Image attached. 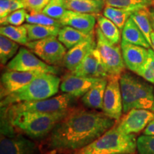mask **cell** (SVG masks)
<instances>
[{
    "label": "cell",
    "mask_w": 154,
    "mask_h": 154,
    "mask_svg": "<svg viewBox=\"0 0 154 154\" xmlns=\"http://www.w3.org/2000/svg\"><path fill=\"white\" fill-rule=\"evenodd\" d=\"M26 22L29 24L45 25V26H54L62 27V25L59 20L54 19L46 15L44 13H27Z\"/></svg>",
    "instance_id": "31"
},
{
    "label": "cell",
    "mask_w": 154,
    "mask_h": 154,
    "mask_svg": "<svg viewBox=\"0 0 154 154\" xmlns=\"http://www.w3.org/2000/svg\"><path fill=\"white\" fill-rule=\"evenodd\" d=\"M67 10L98 14L105 6L104 0H64Z\"/></svg>",
    "instance_id": "21"
},
{
    "label": "cell",
    "mask_w": 154,
    "mask_h": 154,
    "mask_svg": "<svg viewBox=\"0 0 154 154\" xmlns=\"http://www.w3.org/2000/svg\"><path fill=\"white\" fill-rule=\"evenodd\" d=\"M66 10L64 0H51L43 9L42 13L59 21Z\"/></svg>",
    "instance_id": "30"
},
{
    "label": "cell",
    "mask_w": 154,
    "mask_h": 154,
    "mask_svg": "<svg viewBox=\"0 0 154 154\" xmlns=\"http://www.w3.org/2000/svg\"><path fill=\"white\" fill-rule=\"evenodd\" d=\"M26 47L44 62L52 66L63 62L67 49L59 42L57 36L29 42Z\"/></svg>",
    "instance_id": "9"
},
{
    "label": "cell",
    "mask_w": 154,
    "mask_h": 154,
    "mask_svg": "<svg viewBox=\"0 0 154 154\" xmlns=\"http://www.w3.org/2000/svg\"><path fill=\"white\" fill-rule=\"evenodd\" d=\"M19 45L10 38L0 36V62L2 65H6L14 58L18 52Z\"/></svg>",
    "instance_id": "28"
},
{
    "label": "cell",
    "mask_w": 154,
    "mask_h": 154,
    "mask_svg": "<svg viewBox=\"0 0 154 154\" xmlns=\"http://www.w3.org/2000/svg\"><path fill=\"white\" fill-rule=\"evenodd\" d=\"M27 11L24 8L14 11L0 19L2 26L5 25H13V26H21L24 24L26 19Z\"/></svg>",
    "instance_id": "33"
},
{
    "label": "cell",
    "mask_w": 154,
    "mask_h": 154,
    "mask_svg": "<svg viewBox=\"0 0 154 154\" xmlns=\"http://www.w3.org/2000/svg\"><path fill=\"white\" fill-rule=\"evenodd\" d=\"M61 79L57 74L42 73L32 82L1 99V107L23 101H37L54 96L60 88Z\"/></svg>",
    "instance_id": "3"
},
{
    "label": "cell",
    "mask_w": 154,
    "mask_h": 154,
    "mask_svg": "<svg viewBox=\"0 0 154 154\" xmlns=\"http://www.w3.org/2000/svg\"><path fill=\"white\" fill-rule=\"evenodd\" d=\"M134 11L128 9L116 8L106 6L103 9V15L114 23L119 29L122 31L126 21L130 18Z\"/></svg>",
    "instance_id": "27"
},
{
    "label": "cell",
    "mask_w": 154,
    "mask_h": 154,
    "mask_svg": "<svg viewBox=\"0 0 154 154\" xmlns=\"http://www.w3.org/2000/svg\"><path fill=\"white\" fill-rule=\"evenodd\" d=\"M71 109L54 112L25 111L8 117L4 113L12 126L32 139H41L50 134Z\"/></svg>",
    "instance_id": "2"
},
{
    "label": "cell",
    "mask_w": 154,
    "mask_h": 154,
    "mask_svg": "<svg viewBox=\"0 0 154 154\" xmlns=\"http://www.w3.org/2000/svg\"><path fill=\"white\" fill-rule=\"evenodd\" d=\"M96 46L95 32L91 34L86 39L66 51L63 60V65L69 72H74L76 67L84 60L86 56Z\"/></svg>",
    "instance_id": "16"
},
{
    "label": "cell",
    "mask_w": 154,
    "mask_h": 154,
    "mask_svg": "<svg viewBox=\"0 0 154 154\" xmlns=\"http://www.w3.org/2000/svg\"><path fill=\"white\" fill-rule=\"evenodd\" d=\"M95 35L96 47L108 74L109 76H121L126 68L121 47L107 39L97 25L95 29Z\"/></svg>",
    "instance_id": "8"
},
{
    "label": "cell",
    "mask_w": 154,
    "mask_h": 154,
    "mask_svg": "<svg viewBox=\"0 0 154 154\" xmlns=\"http://www.w3.org/2000/svg\"><path fill=\"white\" fill-rule=\"evenodd\" d=\"M96 23L105 37L114 44H119L121 40V30L114 23L103 15H96Z\"/></svg>",
    "instance_id": "24"
},
{
    "label": "cell",
    "mask_w": 154,
    "mask_h": 154,
    "mask_svg": "<svg viewBox=\"0 0 154 154\" xmlns=\"http://www.w3.org/2000/svg\"><path fill=\"white\" fill-rule=\"evenodd\" d=\"M27 29L29 42L36 41L49 36H57L60 27L54 26H45V25L26 24H24Z\"/></svg>",
    "instance_id": "23"
},
{
    "label": "cell",
    "mask_w": 154,
    "mask_h": 154,
    "mask_svg": "<svg viewBox=\"0 0 154 154\" xmlns=\"http://www.w3.org/2000/svg\"><path fill=\"white\" fill-rule=\"evenodd\" d=\"M16 130L7 116L1 113L0 154H39L36 144Z\"/></svg>",
    "instance_id": "6"
},
{
    "label": "cell",
    "mask_w": 154,
    "mask_h": 154,
    "mask_svg": "<svg viewBox=\"0 0 154 154\" xmlns=\"http://www.w3.org/2000/svg\"><path fill=\"white\" fill-rule=\"evenodd\" d=\"M10 0H0V19L5 18L11 11Z\"/></svg>",
    "instance_id": "36"
},
{
    "label": "cell",
    "mask_w": 154,
    "mask_h": 154,
    "mask_svg": "<svg viewBox=\"0 0 154 154\" xmlns=\"http://www.w3.org/2000/svg\"><path fill=\"white\" fill-rule=\"evenodd\" d=\"M143 134L148 136H154V119L150 121L149 124L146 127L143 131Z\"/></svg>",
    "instance_id": "37"
},
{
    "label": "cell",
    "mask_w": 154,
    "mask_h": 154,
    "mask_svg": "<svg viewBox=\"0 0 154 154\" xmlns=\"http://www.w3.org/2000/svg\"><path fill=\"white\" fill-rule=\"evenodd\" d=\"M114 125V120L103 112L72 109L50 133L48 144L52 150L76 151L92 143Z\"/></svg>",
    "instance_id": "1"
},
{
    "label": "cell",
    "mask_w": 154,
    "mask_h": 154,
    "mask_svg": "<svg viewBox=\"0 0 154 154\" xmlns=\"http://www.w3.org/2000/svg\"><path fill=\"white\" fill-rule=\"evenodd\" d=\"M72 74L92 78L107 79L109 76L103 66L96 47L92 49Z\"/></svg>",
    "instance_id": "15"
},
{
    "label": "cell",
    "mask_w": 154,
    "mask_h": 154,
    "mask_svg": "<svg viewBox=\"0 0 154 154\" xmlns=\"http://www.w3.org/2000/svg\"><path fill=\"white\" fill-rule=\"evenodd\" d=\"M147 81L154 84V51L149 49V55L146 63L142 68L136 74Z\"/></svg>",
    "instance_id": "32"
},
{
    "label": "cell",
    "mask_w": 154,
    "mask_h": 154,
    "mask_svg": "<svg viewBox=\"0 0 154 154\" xmlns=\"http://www.w3.org/2000/svg\"><path fill=\"white\" fill-rule=\"evenodd\" d=\"M91 34H86L72 26H63L60 29L57 38L67 49H70L76 44L86 39Z\"/></svg>",
    "instance_id": "22"
},
{
    "label": "cell",
    "mask_w": 154,
    "mask_h": 154,
    "mask_svg": "<svg viewBox=\"0 0 154 154\" xmlns=\"http://www.w3.org/2000/svg\"><path fill=\"white\" fill-rule=\"evenodd\" d=\"M121 76H109L107 79L102 112L115 121L121 119L123 113V101L119 79Z\"/></svg>",
    "instance_id": "11"
},
{
    "label": "cell",
    "mask_w": 154,
    "mask_h": 154,
    "mask_svg": "<svg viewBox=\"0 0 154 154\" xmlns=\"http://www.w3.org/2000/svg\"><path fill=\"white\" fill-rule=\"evenodd\" d=\"M42 73L44 72L7 70L1 77V99L26 85Z\"/></svg>",
    "instance_id": "13"
},
{
    "label": "cell",
    "mask_w": 154,
    "mask_h": 154,
    "mask_svg": "<svg viewBox=\"0 0 154 154\" xmlns=\"http://www.w3.org/2000/svg\"><path fill=\"white\" fill-rule=\"evenodd\" d=\"M106 5L133 11L146 9L154 5L152 0H104Z\"/></svg>",
    "instance_id": "29"
},
{
    "label": "cell",
    "mask_w": 154,
    "mask_h": 154,
    "mask_svg": "<svg viewBox=\"0 0 154 154\" xmlns=\"http://www.w3.org/2000/svg\"><path fill=\"white\" fill-rule=\"evenodd\" d=\"M0 34L21 45L26 46V44L29 42L28 38L27 29L24 24L21 26H13V25L1 26Z\"/></svg>",
    "instance_id": "25"
},
{
    "label": "cell",
    "mask_w": 154,
    "mask_h": 154,
    "mask_svg": "<svg viewBox=\"0 0 154 154\" xmlns=\"http://www.w3.org/2000/svg\"><path fill=\"white\" fill-rule=\"evenodd\" d=\"M75 97L70 94L63 93L61 95L37 101H23L1 107V112L5 113L8 117L17 113L32 111V112H54L69 109Z\"/></svg>",
    "instance_id": "7"
},
{
    "label": "cell",
    "mask_w": 154,
    "mask_h": 154,
    "mask_svg": "<svg viewBox=\"0 0 154 154\" xmlns=\"http://www.w3.org/2000/svg\"><path fill=\"white\" fill-rule=\"evenodd\" d=\"M121 41L143 47L146 49H150L151 47L149 42L146 39L143 32L131 17L126 21L122 29Z\"/></svg>",
    "instance_id": "19"
},
{
    "label": "cell",
    "mask_w": 154,
    "mask_h": 154,
    "mask_svg": "<svg viewBox=\"0 0 154 154\" xmlns=\"http://www.w3.org/2000/svg\"><path fill=\"white\" fill-rule=\"evenodd\" d=\"M103 79L77 76L71 73L63 77L60 84V90L74 96H83L93 86L99 84Z\"/></svg>",
    "instance_id": "14"
},
{
    "label": "cell",
    "mask_w": 154,
    "mask_h": 154,
    "mask_svg": "<svg viewBox=\"0 0 154 154\" xmlns=\"http://www.w3.org/2000/svg\"><path fill=\"white\" fill-rule=\"evenodd\" d=\"M124 113L134 109L154 112L153 86L130 73H123L119 79Z\"/></svg>",
    "instance_id": "4"
},
{
    "label": "cell",
    "mask_w": 154,
    "mask_h": 154,
    "mask_svg": "<svg viewBox=\"0 0 154 154\" xmlns=\"http://www.w3.org/2000/svg\"><path fill=\"white\" fill-rule=\"evenodd\" d=\"M137 151L139 154H154V136L142 135L137 139Z\"/></svg>",
    "instance_id": "34"
},
{
    "label": "cell",
    "mask_w": 154,
    "mask_h": 154,
    "mask_svg": "<svg viewBox=\"0 0 154 154\" xmlns=\"http://www.w3.org/2000/svg\"><path fill=\"white\" fill-rule=\"evenodd\" d=\"M24 9L29 13H41L51 0H22Z\"/></svg>",
    "instance_id": "35"
},
{
    "label": "cell",
    "mask_w": 154,
    "mask_h": 154,
    "mask_svg": "<svg viewBox=\"0 0 154 154\" xmlns=\"http://www.w3.org/2000/svg\"><path fill=\"white\" fill-rule=\"evenodd\" d=\"M7 70L19 72H39L57 74L59 69L44 62L35 54L24 47L19 48L16 56L7 64Z\"/></svg>",
    "instance_id": "10"
},
{
    "label": "cell",
    "mask_w": 154,
    "mask_h": 154,
    "mask_svg": "<svg viewBox=\"0 0 154 154\" xmlns=\"http://www.w3.org/2000/svg\"><path fill=\"white\" fill-rule=\"evenodd\" d=\"M152 1H153V3H154V0H152Z\"/></svg>",
    "instance_id": "40"
},
{
    "label": "cell",
    "mask_w": 154,
    "mask_h": 154,
    "mask_svg": "<svg viewBox=\"0 0 154 154\" xmlns=\"http://www.w3.org/2000/svg\"><path fill=\"white\" fill-rule=\"evenodd\" d=\"M131 18L134 20L138 27L143 32L146 39L151 45V34L153 29L150 19L149 9L146 8L135 11L132 13Z\"/></svg>",
    "instance_id": "26"
},
{
    "label": "cell",
    "mask_w": 154,
    "mask_h": 154,
    "mask_svg": "<svg viewBox=\"0 0 154 154\" xmlns=\"http://www.w3.org/2000/svg\"><path fill=\"white\" fill-rule=\"evenodd\" d=\"M137 139L134 134L121 132L116 126L74 154H136Z\"/></svg>",
    "instance_id": "5"
},
{
    "label": "cell",
    "mask_w": 154,
    "mask_h": 154,
    "mask_svg": "<svg viewBox=\"0 0 154 154\" xmlns=\"http://www.w3.org/2000/svg\"><path fill=\"white\" fill-rule=\"evenodd\" d=\"M151 47L154 51V31L152 32L151 34Z\"/></svg>",
    "instance_id": "39"
},
{
    "label": "cell",
    "mask_w": 154,
    "mask_h": 154,
    "mask_svg": "<svg viewBox=\"0 0 154 154\" xmlns=\"http://www.w3.org/2000/svg\"><path fill=\"white\" fill-rule=\"evenodd\" d=\"M121 48L126 67L137 74L149 57V49L122 41Z\"/></svg>",
    "instance_id": "17"
},
{
    "label": "cell",
    "mask_w": 154,
    "mask_h": 154,
    "mask_svg": "<svg viewBox=\"0 0 154 154\" xmlns=\"http://www.w3.org/2000/svg\"><path fill=\"white\" fill-rule=\"evenodd\" d=\"M154 119V112L146 109H134L126 113L116 125L120 131L126 134H136L145 129L150 121Z\"/></svg>",
    "instance_id": "12"
},
{
    "label": "cell",
    "mask_w": 154,
    "mask_h": 154,
    "mask_svg": "<svg viewBox=\"0 0 154 154\" xmlns=\"http://www.w3.org/2000/svg\"><path fill=\"white\" fill-rule=\"evenodd\" d=\"M107 79H103L82 96V101L86 107L91 109H102Z\"/></svg>",
    "instance_id": "20"
},
{
    "label": "cell",
    "mask_w": 154,
    "mask_h": 154,
    "mask_svg": "<svg viewBox=\"0 0 154 154\" xmlns=\"http://www.w3.org/2000/svg\"><path fill=\"white\" fill-rule=\"evenodd\" d=\"M59 22L62 26H72L86 34H91L94 32L97 21L95 14L66 10Z\"/></svg>",
    "instance_id": "18"
},
{
    "label": "cell",
    "mask_w": 154,
    "mask_h": 154,
    "mask_svg": "<svg viewBox=\"0 0 154 154\" xmlns=\"http://www.w3.org/2000/svg\"><path fill=\"white\" fill-rule=\"evenodd\" d=\"M149 16L150 19H151L152 27H153V29L154 31V8H151L149 9Z\"/></svg>",
    "instance_id": "38"
}]
</instances>
